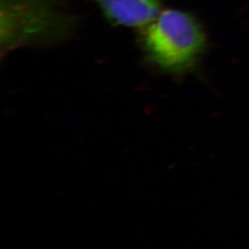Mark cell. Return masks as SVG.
I'll list each match as a JSON object with an SVG mask.
<instances>
[{
	"instance_id": "1",
	"label": "cell",
	"mask_w": 249,
	"mask_h": 249,
	"mask_svg": "<svg viewBox=\"0 0 249 249\" xmlns=\"http://www.w3.org/2000/svg\"><path fill=\"white\" fill-rule=\"evenodd\" d=\"M74 18L59 0H0L1 55L70 36Z\"/></svg>"
},
{
	"instance_id": "3",
	"label": "cell",
	"mask_w": 249,
	"mask_h": 249,
	"mask_svg": "<svg viewBox=\"0 0 249 249\" xmlns=\"http://www.w3.org/2000/svg\"><path fill=\"white\" fill-rule=\"evenodd\" d=\"M116 24L143 28L160 12V0H96Z\"/></svg>"
},
{
	"instance_id": "2",
	"label": "cell",
	"mask_w": 249,
	"mask_h": 249,
	"mask_svg": "<svg viewBox=\"0 0 249 249\" xmlns=\"http://www.w3.org/2000/svg\"><path fill=\"white\" fill-rule=\"evenodd\" d=\"M142 44L152 62L170 72L194 67L206 45L196 18L177 9L162 10L142 28Z\"/></svg>"
}]
</instances>
